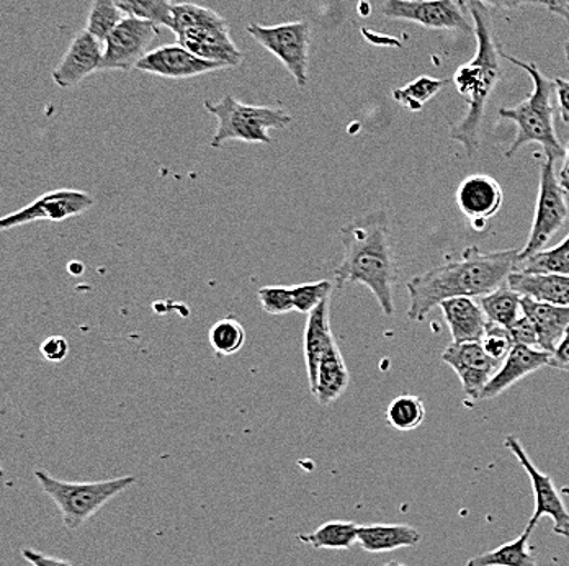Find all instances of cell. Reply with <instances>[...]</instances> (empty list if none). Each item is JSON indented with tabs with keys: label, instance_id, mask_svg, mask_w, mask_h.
<instances>
[{
	"label": "cell",
	"instance_id": "2",
	"mask_svg": "<svg viewBox=\"0 0 569 566\" xmlns=\"http://www.w3.org/2000/svg\"><path fill=\"white\" fill-rule=\"evenodd\" d=\"M339 236L343 245V260L335 270L336 285H363L377 298L381 311L393 316L398 267L391 249L387 214L375 211L349 221Z\"/></svg>",
	"mask_w": 569,
	"mask_h": 566
},
{
	"label": "cell",
	"instance_id": "17",
	"mask_svg": "<svg viewBox=\"0 0 569 566\" xmlns=\"http://www.w3.org/2000/svg\"><path fill=\"white\" fill-rule=\"evenodd\" d=\"M505 193L501 186L489 176H470L457 190L458 208L477 229H483L486 221L495 217L502 207Z\"/></svg>",
	"mask_w": 569,
	"mask_h": 566
},
{
	"label": "cell",
	"instance_id": "30",
	"mask_svg": "<svg viewBox=\"0 0 569 566\" xmlns=\"http://www.w3.org/2000/svg\"><path fill=\"white\" fill-rule=\"evenodd\" d=\"M426 408L421 398L412 397V395H402L395 398L388 406L387 421L393 429L415 430L425 423Z\"/></svg>",
	"mask_w": 569,
	"mask_h": 566
},
{
	"label": "cell",
	"instance_id": "25",
	"mask_svg": "<svg viewBox=\"0 0 569 566\" xmlns=\"http://www.w3.org/2000/svg\"><path fill=\"white\" fill-rule=\"evenodd\" d=\"M359 527L353 523L331 520L322 524L313 533L301 534L298 540L311 545L316 550H349L359 542Z\"/></svg>",
	"mask_w": 569,
	"mask_h": 566
},
{
	"label": "cell",
	"instance_id": "28",
	"mask_svg": "<svg viewBox=\"0 0 569 566\" xmlns=\"http://www.w3.org/2000/svg\"><path fill=\"white\" fill-rule=\"evenodd\" d=\"M513 272L553 274L569 277V235L557 248L541 249L527 259H517Z\"/></svg>",
	"mask_w": 569,
	"mask_h": 566
},
{
	"label": "cell",
	"instance_id": "47",
	"mask_svg": "<svg viewBox=\"0 0 569 566\" xmlns=\"http://www.w3.org/2000/svg\"><path fill=\"white\" fill-rule=\"evenodd\" d=\"M565 57H567V61L569 62V38L567 43H565Z\"/></svg>",
	"mask_w": 569,
	"mask_h": 566
},
{
	"label": "cell",
	"instance_id": "41",
	"mask_svg": "<svg viewBox=\"0 0 569 566\" xmlns=\"http://www.w3.org/2000/svg\"><path fill=\"white\" fill-rule=\"evenodd\" d=\"M22 557L33 566H72L71 562L62 560V558L50 557V555L41 554L31 548H23Z\"/></svg>",
	"mask_w": 569,
	"mask_h": 566
},
{
	"label": "cell",
	"instance_id": "36",
	"mask_svg": "<svg viewBox=\"0 0 569 566\" xmlns=\"http://www.w3.org/2000/svg\"><path fill=\"white\" fill-rule=\"evenodd\" d=\"M480 342L483 346L485 352L499 364L508 359L513 346H516L509 329L505 328V326L495 325V322H488V328H486Z\"/></svg>",
	"mask_w": 569,
	"mask_h": 566
},
{
	"label": "cell",
	"instance_id": "9",
	"mask_svg": "<svg viewBox=\"0 0 569 566\" xmlns=\"http://www.w3.org/2000/svg\"><path fill=\"white\" fill-rule=\"evenodd\" d=\"M159 31V26L149 20L123 17L103 43L106 51L100 71L128 72L137 69Z\"/></svg>",
	"mask_w": 569,
	"mask_h": 566
},
{
	"label": "cell",
	"instance_id": "46",
	"mask_svg": "<svg viewBox=\"0 0 569 566\" xmlns=\"http://www.w3.org/2000/svg\"><path fill=\"white\" fill-rule=\"evenodd\" d=\"M553 6L569 7V0H557V2L553 3Z\"/></svg>",
	"mask_w": 569,
	"mask_h": 566
},
{
	"label": "cell",
	"instance_id": "37",
	"mask_svg": "<svg viewBox=\"0 0 569 566\" xmlns=\"http://www.w3.org/2000/svg\"><path fill=\"white\" fill-rule=\"evenodd\" d=\"M260 307L269 315L280 316L295 311L293 294L287 287H262L257 291Z\"/></svg>",
	"mask_w": 569,
	"mask_h": 566
},
{
	"label": "cell",
	"instance_id": "22",
	"mask_svg": "<svg viewBox=\"0 0 569 566\" xmlns=\"http://www.w3.org/2000/svg\"><path fill=\"white\" fill-rule=\"evenodd\" d=\"M509 287L522 297L532 298L541 304L569 307V277L553 274L512 272Z\"/></svg>",
	"mask_w": 569,
	"mask_h": 566
},
{
	"label": "cell",
	"instance_id": "7",
	"mask_svg": "<svg viewBox=\"0 0 569 566\" xmlns=\"http://www.w3.org/2000/svg\"><path fill=\"white\" fill-rule=\"evenodd\" d=\"M248 33L269 53L279 59L288 72L293 76L298 87L308 86V64H310L311 27L305 20L266 27L251 23Z\"/></svg>",
	"mask_w": 569,
	"mask_h": 566
},
{
	"label": "cell",
	"instance_id": "44",
	"mask_svg": "<svg viewBox=\"0 0 569 566\" xmlns=\"http://www.w3.org/2000/svg\"><path fill=\"white\" fill-rule=\"evenodd\" d=\"M558 180H560L561 187H563V189L567 190V193H569V145L567 151H565V165L560 170Z\"/></svg>",
	"mask_w": 569,
	"mask_h": 566
},
{
	"label": "cell",
	"instance_id": "11",
	"mask_svg": "<svg viewBox=\"0 0 569 566\" xmlns=\"http://www.w3.org/2000/svg\"><path fill=\"white\" fill-rule=\"evenodd\" d=\"M505 446L511 450V454L516 455L517 460L522 465L523 470L529 474L530 483H532L533 496H536V509H533L532 517H530L526 530L532 533L541 517L550 516V519L553 520L555 533H557L558 536L569 537V510L567 506H565L560 491H558L553 480L533 465V461L530 460L526 449L520 446L517 437H506Z\"/></svg>",
	"mask_w": 569,
	"mask_h": 566
},
{
	"label": "cell",
	"instance_id": "13",
	"mask_svg": "<svg viewBox=\"0 0 569 566\" xmlns=\"http://www.w3.org/2000/svg\"><path fill=\"white\" fill-rule=\"evenodd\" d=\"M442 360L456 370L465 395L473 401H480L486 385L501 366L485 352L481 342H452L443 350Z\"/></svg>",
	"mask_w": 569,
	"mask_h": 566
},
{
	"label": "cell",
	"instance_id": "8",
	"mask_svg": "<svg viewBox=\"0 0 569 566\" xmlns=\"http://www.w3.org/2000/svg\"><path fill=\"white\" fill-rule=\"evenodd\" d=\"M567 190L555 173L553 159H545L540 168L539 200L530 229L529 241L517 259H527L541 251L568 220Z\"/></svg>",
	"mask_w": 569,
	"mask_h": 566
},
{
	"label": "cell",
	"instance_id": "20",
	"mask_svg": "<svg viewBox=\"0 0 569 566\" xmlns=\"http://www.w3.org/2000/svg\"><path fill=\"white\" fill-rule=\"evenodd\" d=\"M443 318L452 332L453 342H480L488 328L483 308L473 298L458 297L440 304Z\"/></svg>",
	"mask_w": 569,
	"mask_h": 566
},
{
	"label": "cell",
	"instance_id": "10",
	"mask_svg": "<svg viewBox=\"0 0 569 566\" xmlns=\"http://www.w3.org/2000/svg\"><path fill=\"white\" fill-rule=\"evenodd\" d=\"M463 0H387L385 17L393 20L418 23L429 30L463 31L471 33V26L465 16Z\"/></svg>",
	"mask_w": 569,
	"mask_h": 566
},
{
	"label": "cell",
	"instance_id": "15",
	"mask_svg": "<svg viewBox=\"0 0 569 566\" xmlns=\"http://www.w3.org/2000/svg\"><path fill=\"white\" fill-rule=\"evenodd\" d=\"M103 51L106 47L102 41L97 40L90 31H79L64 57L53 69L54 85L61 89H72L84 82L90 75L100 71Z\"/></svg>",
	"mask_w": 569,
	"mask_h": 566
},
{
	"label": "cell",
	"instance_id": "29",
	"mask_svg": "<svg viewBox=\"0 0 569 566\" xmlns=\"http://www.w3.org/2000/svg\"><path fill=\"white\" fill-rule=\"evenodd\" d=\"M211 349L220 357H229L238 354L244 347L248 335L244 326L234 318H223L211 326L208 332Z\"/></svg>",
	"mask_w": 569,
	"mask_h": 566
},
{
	"label": "cell",
	"instance_id": "6",
	"mask_svg": "<svg viewBox=\"0 0 569 566\" xmlns=\"http://www.w3.org/2000/svg\"><path fill=\"white\" fill-rule=\"evenodd\" d=\"M38 485L50 496L69 530H78L97 510L112 502L114 496L134 485L137 478H112V480L72 483L62 481L44 470L34 471Z\"/></svg>",
	"mask_w": 569,
	"mask_h": 566
},
{
	"label": "cell",
	"instance_id": "35",
	"mask_svg": "<svg viewBox=\"0 0 569 566\" xmlns=\"http://www.w3.org/2000/svg\"><path fill=\"white\" fill-rule=\"evenodd\" d=\"M336 282L331 280H318V282L300 284L291 287L293 294L295 311L310 315L322 301L331 298Z\"/></svg>",
	"mask_w": 569,
	"mask_h": 566
},
{
	"label": "cell",
	"instance_id": "23",
	"mask_svg": "<svg viewBox=\"0 0 569 566\" xmlns=\"http://www.w3.org/2000/svg\"><path fill=\"white\" fill-rule=\"evenodd\" d=\"M421 540V533L408 524H371V526L359 527L360 547L370 554L415 547Z\"/></svg>",
	"mask_w": 569,
	"mask_h": 566
},
{
	"label": "cell",
	"instance_id": "14",
	"mask_svg": "<svg viewBox=\"0 0 569 566\" xmlns=\"http://www.w3.org/2000/svg\"><path fill=\"white\" fill-rule=\"evenodd\" d=\"M138 71L166 79H190L208 72L227 71L228 66L220 62L207 61L187 50L182 44H166L149 51L138 62Z\"/></svg>",
	"mask_w": 569,
	"mask_h": 566
},
{
	"label": "cell",
	"instance_id": "42",
	"mask_svg": "<svg viewBox=\"0 0 569 566\" xmlns=\"http://www.w3.org/2000/svg\"><path fill=\"white\" fill-rule=\"evenodd\" d=\"M555 86H557V103L561 120L569 123V81L557 78L555 79Z\"/></svg>",
	"mask_w": 569,
	"mask_h": 566
},
{
	"label": "cell",
	"instance_id": "31",
	"mask_svg": "<svg viewBox=\"0 0 569 566\" xmlns=\"http://www.w3.org/2000/svg\"><path fill=\"white\" fill-rule=\"evenodd\" d=\"M449 85V79H433L422 76L411 85L393 90V97L405 109L419 112L429 100H432L443 87Z\"/></svg>",
	"mask_w": 569,
	"mask_h": 566
},
{
	"label": "cell",
	"instance_id": "43",
	"mask_svg": "<svg viewBox=\"0 0 569 566\" xmlns=\"http://www.w3.org/2000/svg\"><path fill=\"white\" fill-rule=\"evenodd\" d=\"M550 367L560 368V370L569 371V331L561 339L557 349L551 352Z\"/></svg>",
	"mask_w": 569,
	"mask_h": 566
},
{
	"label": "cell",
	"instance_id": "27",
	"mask_svg": "<svg viewBox=\"0 0 569 566\" xmlns=\"http://www.w3.org/2000/svg\"><path fill=\"white\" fill-rule=\"evenodd\" d=\"M529 530H523L522 536L508 542L495 550L470 558L467 566H537L536 558L529 548Z\"/></svg>",
	"mask_w": 569,
	"mask_h": 566
},
{
	"label": "cell",
	"instance_id": "39",
	"mask_svg": "<svg viewBox=\"0 0 569 566\" xmlns=\"http://www.w3.org/2000/svg\"><path fill=\"white\" fill-rule=\"evenodd\" d=\"M40 352L48 363L61 364L68 357L69 342L61 336H51L41 344Z\"/></svg>",
	"mask_w": 569,
	"mask_h": 566
},
{
	"label": "cell",
	"instance_id": "21",
	"mask_svg": "<svg viewBox=\"0 0 569 566\" xmlns=\"http://www.w3.org/2000/svg\"><path fill=\"white\" fill-rule=\"evenodd\" d=\"M522 311L539 332V347L553 352L569 331V307L541 304L532 298L522 297Z\"/></svg>",
	"mask_w": 569,
	"mask_h": 566
},
{
	"label": "cell",
	"instance_id": "38",
	"mask_svg": "<svg viewBox=\"0 0 569 566\" xmlns=\"http://www.w3.org/2000/svg\"><path fill=\"white\" fill-rule=\"evenodd\" d=\"M508 329L516 346L539 347V332H537L536 326L526 315L520 316L511 328Z\"/></svg>",
	"mask_w": 569,
	"mask_h": 566
},
{
	"label": "cell",
	"instance_id": "12",
	"mask_svg": "<svg viewBox=\"0 0 569 566\" xmlns=\"http://www.w3.org/2000/svg\"><path fill=\"white\" fill-rule=\"evenodd\" d=\"M93 203L96 200L84 190H51L31 201L27 207L20 208L19 211L0 218V228H19L23 225L34 224V221H57L58 224V221L84 215L93 207Z\"/></svg>",
	"mask_w": 569,
	"mask_h": 566
},
{
	"label": "cell",
	"instance_id": "3",
	"mask_svg": "<svg viewBox=\"0 0 569 566\" xmlns=\"http://www.w3.org/2000/svg\"><path fill=\"white\" fill-rule=\"evenodd\" d=\"M468 12L475 23L478 50L477 57L468 64L457 69L453 85L467 99L468 110L450 130V138L460 142L468 158H473L480 148V131L483 123L486 103L502 78V51L496 34L495 23L488 7L481 2L467 3Z\"/></svg>",
	"mask_w": 569,
	"mask_h": 566
},
{
	"label": "cell",
	"instance_id": "34",
	"mask_svg": "<svg viewBox=\"0 0 569 566\" xmlns=\"http://www.w3.org/2000/svg\"><path fill=\"white\" fill-rule=\"evenodd\" d=\"M221 22H227V19L207 7L196 6V3H173L169 29L177 34L192 27L213 26Z\"/></svg>",
	"mask_w": 569,
	"mask_h": 566
},
{
	"label": "cell",
	"instance_id": "5",
	"mask_svg": "<svg viewBox=\"0 0 569 566\" xmlns=\"http://www.w3.org/2000/svg\"><path fill=\"white\" fill-rule=\"evenodd\" d=\"M208 112L218 120L211 148L221 149L228 141H242L249 145H272L270 130H283L293 121L290 112L280 107L246 106L236 97L224 96L218 102L203 103Z\"/></svg>",
	"mask_w": 569,
	"mask_h": 566
},
{
	"label": "cell",
	"instance_id": "4",
	"mask_svg": "<svg viewBox=\"0 0 569 566\" xmlns=\"http://www.w3.org/2000/svg\"><path fill=\"white\" fill-rule=\"evenodd\" d=\"M502 57L506 61H511L512 64L523 69L533 81V90L529 99L512 109L499 110V118L517 125V135L511 148L506 152V158H512L522 146L537 142L543 148L547 159L558 161L563 158L565 151L555 130V100H557L555 81L545 78L532 62H523L522 59L508 53H502Z\"/></svg>",
	"mask_w": 569,
	"mask_h": 566
},
{
	"label": "cell",
	"instance_id": "1",
	"mask_svg": "<svg viewBox=\"0 0 569 566\" xmlns=\"http://www.w3.org/2000/svg\"><path fill=\"white\" fill-rule=\"evenodd\" d=\"M519 252L516 249L483 252L468 248L461 255L449 257L442 266L416 276L406 285L411 297L408 318L421 322L433 308L450 298L485 297L498 290L508 284Z\"/></svg>",
	"mask_w": 569,
	"mask_h": 566
},
{
	"label": "cell",
	"instance_id": "33",
	"mask_svg": "<svg viewBox=\"0 0 569 566\" xmlns=\"http://www.w3.org/2000/svg\"><path fill=\"white\" fill-rule=\"evenodd\" d=\"M118 9L127 17L149 20L156 26L169 29L172 17V0H114Z\"/></svg>",
	"mask_w": 569,
	"mask_h": 566
},
{
	"label": "cell",
	"instance_id": "16",
	"mask_svg": "<svg viewBox=\"0 0 569 566\" xmlns=\"http://www.w3.org/2000/svg\"><path fill=\"white\" fill-rule=\"evenodd\" d=\"M177 43L207 61L220 62L229 69L238 68L244 54L238 50L229 34L228 22L192 27L177 33Z\"/></svg>",
	"mask_w": 569,
	"mask_h": 566
},
{
	"label": "cell",
	"instance_id": "45",
	"mask_svg": "<svg viewBox=\"0 0 569 566\" xmlns=\"http://www.w3.org/2000/svg\"><path fill=\"white\" fill-rule=\"evenodd\" d=\"M550 12L557 13V16L563 17V19L569 20V7L551 6Z\"/></svg>",
	"mask_w": 569,
	"mask_h": 566
},
{
	"label": "cell",
	"instance_id": "40",
	"mask_svg": "<svg viewBox=\"0 0 569 566\" xmlns=\"http://www.w3.org/2000/svg\"><path fill=\"white\" fill-rule=\"evenodd\" d=\"M470 2H481L502 10H517L523 6H545L550 9L553 6V0H470Z\"/></svg>",
	"mask_w": 569,
	"mask_h": 566
},
{
	"label": "cell",
	"instance_id": "19",
	"mask_svg": "<svg viewBox=\"0 0 569 566\" xmlns=\"http://www.w3.org/2000/svg\"><path fill=\"white\" fill-rule=\"evenodd\" d=\"M335 342L336 338L329 322V300H326L308 315L307 328H305V360H307L308 381L313 395L318 385L319 366Z\"/></svg>",
	"mask_w": 569,
	"mask_h": 566
},
{
	"label": "cell",
	"instance_id": "32",
	"mask_svg": "<svg viewBox=\"0 0 569 566\" xmlns=\"http://www.w3.org/2000/svg\"><path fill=\"white\" fill-rule=\"evenodd\" d=\"M123 20V12L118 9L114 0H92L89 16H87L86 30L90 31L97 40L106 43L107 37L114 27Z\"/></svg>",
	"mask_w": 569,
	"mask_h": 566
},
{
	"label": "cell",
	"instance_id": "18",
	"mask_svg": "<svg viewBox=\"0 0 569 566\" xmlns=\"http://www.w3.org/2000/svg\"><path fill=\"white\" fill-rule=\"evenodd\" d=\"M550 360L551 354L539 349V347L513 346L508 359L502 363L495 377L486 385L480 401L499 397L527 375L540 370L541 367L550 366Z\"/></svg>",
	"mask_w": 569,
	"mask_h": 566
},
{
	"label": "cell",
	"instance_id": "26",
	"mask_svg": "<svg viewBox=\"0 0 569 566\" xmlns=\"http://www.w3.org/2000/svg\"><path fill=\"white\" fill-rule=\"evenodd\" d=\"M481 308L489 322L511 328L513 322L523 315L522 295L517 294L506 284L498 290L481 297Z\"/></svg>",
	"mask_w": 569,
	"mask_h": 566
},
{
	"label": "cell",
	"instance_id": "24",
	"mask_svg": "<svg viewBox=\"0 0 569 566\" xmlns=\"http://www.w3.org/2000/svg\"><path fill=\"white\" fill-rule=\"evenodd\" d=\"M350 375L347 370L338 340L332 344L329 352L322 359L318 371V385L313 397L318 399L319 405L328 406L341 398L349 387Z\"/></svg>",
	"mask_w": 569,
	"mask_h": 566
},
{
	"label": "cell",
	"instance_id": "48",
	"mask_svg": "<svg viewBox=\"0 0 569 566\" xmlns=\"http://www.w3.org/2000/svg\"><path fill=\"white\" fill-rule=\"evenodd\" d=\"M383 566H406L402 564H398V562H390V564L383 565Z\"/></svg>",
	"mask_w": 569,
	"mask_h": 566
},
{
	"label": "cell",
	"instance_id": "49",
	"mask_svg": "<svg viewBox=\"0 0 569 566\" xmlns=\"http://www.w3.org/2000/svg\"><path fill=\"white\" fill-rule=\"evenodd\" d=\"M557 2V0H553V3Z\"/></svg>",
	"mask_w": 569,
	"mask_h": 566
}]
</instances>
